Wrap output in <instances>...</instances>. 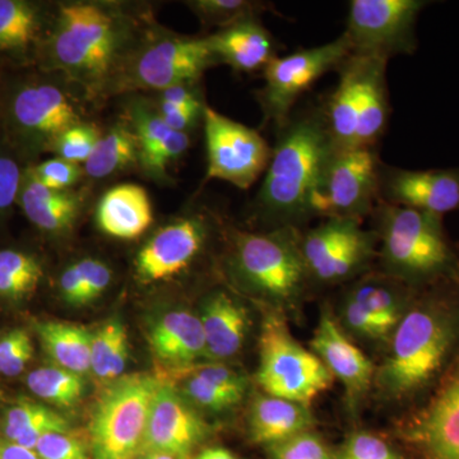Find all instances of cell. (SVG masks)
Returning a JSON list of instances; mask_svg holds the SVG:
<instances>
[{
    "instance_id": "1",
    "label": "cell",
    "mask_w": 459,
    "mask_h": 459,
    "mask_svg": "<svg viewBox=\"0 0 459 459\" xmlns=\"http://www.w3.org/2000/svg\"><path fill=\"white\" fill-rule=\"evenodd\" d=\"M459 356V276L419 290L376 371L380 394L419 406Z\"/></svg>"
},
{
    "instance_id": "2",
    "label": "cell",
    "mask_w": 459,
    "mask_h": 459,
    "mask_svg": "<svg viewBox=\"0 0 459 459\" xmlns=\"http://www.w3.org/2000/svg\"><path fill=\"white\" fill-rule=\"evenodd\" d=\"M336 147L323 108L292 115L279 128L258 195L259 212L276 228H298L313 219L314 201Z\"/></svg>"
},
{
    "instance_id": "3",
    "label": "cell",
    "mask_w": 459,
    "mask_h": 459,
    "mask_svg": "<svg viewBox=\"0 0 459 459\" xmlns=\"http://www.w3.org/2000/svg\"><path fill=\"white\" fill-rule=\"evenodd\" d=\"M371 216L386 276L418 291L459 276V250L443 217L382 201Z\"/></svg>"
},
{
    "instance_id": "4",
    "label": "cell",
    "mask_w": 459,
    "mask_h": 459,
    "mask_svg": "<svg viewBox=\"0 0 459 459\" xmlns=\"http://www.w3.org/2000/svg\"><path fill=\"white\" fill-rule=\"evenodd\" d=\"M388 60L350 54L340 68L336 89L322 105L337 150L376 148L389 123Z\"/></svg>"
},
{
    "instance_id": "5",
    "label": "cell",
    "mask_w": 459,
    "mask_h": 459,
    "mask_svg": "<svg viewBox=\"0 0 459 459\" xmlns=\"http://www.w3.org/2000/svg\"><path fill=\"white\" fill-rule=\"evenodd\" d=\"M229 265L241 286L276 309L294 307L312 282L301 253V231L294 226L237 232Z\"/></svg>"
},
{
    "instance_id": "6",
    "label": "cell",
    "mask_w": 459,
    "mask_h": 459,
    "mask_svg": "<svg viewBox=\"0 0 459 459\" xmlns=\"http://www.w3.org/2000/svg\"><path fill=\"white\" fill-rule=\"evenodd\" d=\"M123 25L105 5L69 3L57 14L51 54L69 78L95 87L117 66L123 45Z\"/></svg>"
},
{
    "instance_id": "7",
    "label": "cell",
    "mask_w": 459,
    "mask_h": 459,
    "mask_svg": "<svg viewBox=\"0 0 459 459\" xmlns=\"http://www.w3.org/2000/svg\"><path fill=\"white\" fill-rule=\"evenodd\" d=\"M161 383L148 374L111 382L93 411V459H134L141 455L151 406Z\"/></svg>"
},
{
    "instance_id": "8",
    "label": "cell",
    "mask_w": 459,
    "mask_h": 459,
    "mask_svg": "<svg viewBox=\"0 0 459 459\" xmlns=\"http://www.w3.org/2000/svg\"><path fill=\"white\" fill-rule=\"evenodd\" d=\"M256 380L265 394L309 406L332 385L333 377L316 353L292 337L274 310L263 322Z\"/></svg>"
},
{
    "instance_id": "9",
    "label": "cell",
    "mask_w": 459,
    "mask_h": 459,
    "mask_svg": "<svg viewBox=\"0 0 459 459\" xmlns=\"http://www.w3.org/2000/svg\"><path fill=\"white\" fill-rule=\"evenodd\" d=\"M425 0H352L346 36L351 54L389 60L412 56L419 48L416 25Z\"/></svg>"
},
{
    "instance_id": "10",
    "label": "cell",
    "mask_w": 459,
    "mask_h": 459,
    "mask_svg": "<svg viewBox=\"0 0 459 459\" xmlns=\"http://www.w3.org/2000/svg\"><path fill=\"white\" fill-rule=\"evenodd\" d=\"M379 156L376 148L334 151L314 201V216L361 221L380 201Z\"/></svg>"
},
{
    "instance_id": "11",
    "label": "cell",
    "mask_w": 459,
    "mask_h": 459,
    "mask_svg": "<svg viewBox=\"0 0 459 459\" xmlns=\"http://www.w3.org/2000/svg\"><path fill=\"white\" fill-rule=\"evenodd\" d=\"M351 54L346 36L310 49L274 56L264 68V86L258 92L264 119L282 126L298 100L328 72L337 71Z\"/></svg>"
},
{
    "instance_id": "12",
    "label": "cell",
    "mask_w": 459,
    "mask_h": 459,
    "mask_svg": "<svg viewBox=\"0 0 459 459\" xmlns=\"http://www.w3.org/2000/svg\"><path fill=\"white\" fill-rule=\"evenodd\" d=\"M207 179L249 189L267 170L272 148L261 133L235 122L212 108L204 111Z\"/></svg>"
},
{
    "instance_id": "13",
    "label": "cell",
    "mask_w": 459,
    "mask_h": 459,
    "mask_svg": "<svg viewBox=\"0 0 459 459\" xmlns=\"http://www.w3.org/2000/svg\"><path fill=\"white\" fill-rule=\"evenodd\" d=\"M413 459H459V356L400 427Z\"/></svg>"
},
{
    "instance_id": "14",
    "label": "cell",
    "mask_w": 459,
    "mask_h": 459,
    "mask_svg": "<svg viewBox=\"0 0 459 459\" xmlns=\"http://www.w3.org/2000/svg\"><path fill=\"white\" fill-rule=\"evenodd\" d=\"M217 65L207 39L165 38L138 51L126 83L137 89L164 91L195 84L205 69Z\"/></svg>"
},
{
    "instance_id": "15",
    "label": "cell",
    "mask_w": 459,
    "mask_h": 459,
    "mask_svg": "<svg viewBox=\"0 0 459 459\" xmlns=\"http://www.w3.org/2000/svg\"><path fill=\"white\" fill-rule=\"evenodd\" d=\"M210 427L183 394L168 383L157 389L141 455L166 453L179 459L189 457L207 439Z\"/></svg>"
},
{
    "instance_id": "16",
    "label": "cell",
    "mask_w": 459,
    "mask_h": 459,
    "mask_svg": "<svg viewBox=\"0 0 459 459\" xmlns=\"http://www.w3.org/2000/svg\"><path fill=\"white\" fill-rule=\"evenodd\" d=\"M380 201L444 214L459 211V166L429 170H409L382 165Z\"/></svg>"
},
{
    "instance_id": "17",
    "label": "cell",
    "mask_w": 459,
    "mask_h": 459,
    "mask_svg": "<svg viewBox=\"0 0 459 459\" xmlns=\"http://www.w3.org/2000/svg\"><path fill=\"white\" fill-rule=\"evenodd\" d=\"M210 226L204 216H189L160 229L135 258L137 276L159 282L178 276L193 264L207 244Z\"/></svg>"
},
{
    "instance_id": "18",
    "label": "cell",
    "mask_w": 459,
    "mask_h": 459,
    "mask_svg": "<svg viewBox=\"0 0 459 459\" xmlns=\"http://www.w3.org/2000/svg\"><path fill=\"white\" fill-rule=\"evenodd\" d=\"M310 346L332 377L342 383L350 401L360 400L373 385L377 371L373 362L347 338L329 307L320 314Z\"/></svg>"
},
{
    "instance_id": "19",
    "label": "cell",
    "mask_w": 459,
    "mask_h": 459,
    "mask_svg": "<svg viewBox=\"0 0 459 459\" xmlns=\"http://www.w3.org/2000/svg\"><path fill=\"white\" fill-rule=\"evenodd\" d=\"M205 39L217 63L241 74L264 69L277 56L276 41L258 18L240 21Z\"/></svg>"
},
{
    "instance_id": "20",
    "label": "cell",
    "mask_w": 459,
    "mask_h": 459,
    "mask_svg": "<svg viewBox=\"0 0 459 459\" xmlns=\"http://www.w3.org/2000/svg\"><path fill=\"white\" fill-rule=\"evenodd\" d=\"M204 328L205 359L226 360L240 351L249 332L247 307L226 291L205 299L199 316Z\"/></svg>"
},
{
    "instance_id": "21",
    "label": "cell",
    "mask_w": 459,
    "mask_h": 459,
    "mask_svg": "<svg viewBox=\"0 0 459 459\" xmlns=\"http://www.w3.org/2000/svg\"><path fill=\"white\" fill-rule=\"evenodd\" d=\"M148 341L157 360L172 369L184 370L205 358L201 319L188 310H174L157 318L148 332Z\"/></svg>"
},
{
    "instance_id": "22",
    "label": "cell",
    "mask_w": 459,
    "mask_h": 459,
    "mask_svg": "<svg viewBox=\"0 0 459 459\" xmlns=\"http://www.w3.org/2000/svg\"><path fill=\"white\" fill-rule=\"evenodd\" d=\"M12 110L16 122L26 131L54 141L80 123L74 105L53 84H36L20 91Z\"/></svg>"
},
{
    "instance_id": "23",
    "label": "cell",
    "mask_w": 459,
    "mask_h": 459,
    "mask_svg": "<svg viewBox=\"0 0 459 459\" xmlns=\"http://www.w3.org/2000/svg\"><path fill=\"white\" fill-rule=\"evenodd\" d=\"M99 228L108 237L134 240L153 221V208L146 190L135 184H120L105 193L96 211Z\"/></svg>"
},
{
    "instance_id": "24",
    "label": "cell",
    "mask_w": 459,
    "mask_h": 459,
    "mask_svg": "<svg viewBox=\"0 0 459 459\" xmlns=\"http://www.w3.org/2000/svg\"><path fill=\"white\" fill-rule=\"evenodd\" d=\"M314 424L316 419L309 406L285 398L258 395L250 407V437L265 446L312 430Z\"/></svg>"
},
{
    "instance_id": "25",
    "label": "cell",
    "mask_w": 459,
    "mask_h": 459,
    "mask_svg": "<svg viewBox=\"0 0 459 459\" xmlns=\"http://www.w3.org/2000/svg\"><path fill=\"white\" fill-rule=\"evenodd\" d=\"M347 292L364 305L388 337L392 336L402 316L409 309L418 290L411 289L380 272L362 274Z\"/></svg>"
},
{
    "instance_id": "26",
    "label": "cell",
    "mask_w": 459,
    "mask_h": 459,
    "mask_svg": "<svg viewBox=\"0 0 459 459\" xmlns=\"http://www.w3.org/2000/svg\"><path fill=\"white\" fill-rule=\"evenodd\" d=\"M188 373L183 395L193 406L220 412L237 406L247 394V377L231 368L204 365Z\"/></svg>"
},
{
    "instance_id": "27",
    "label": "cell",
    "mask_w": 459,
    "mask_h": 459,
    "mask_svg": "<svg viewBox=\"0 0 459 459\" xmlns=\"http://www.w3.org/2000/svg\"><path fill=\"white\" fill-rule=\"evenodd\" d=\"M21 204L33 225L51 234L71 229L80 213L77 195L47 188L32 175L21 195Z\"/></svg>"
},
{
    "instance_id": "28",
    "label": "cell",
    "mask_w": 459,
    "mask_h": 459,
    "mask_svg": "<svg viewBox=\"0 0 459 459\" xmlns=\"http://www.w3.org/2000/svg\"><path fill=\"white\" fill-rule=\"evenodd\" d=\"M42 347L57 367L86 376L91 371V332L72 323L44 320L35 325Z\"/></svg>"
},
{
    "instance_id": "29",
    "label": "cell",
    "mask_w": 459,
    "mask_h": 459,
    "mask_svg": "<svg viewBox=\"0 0 459 459\" xmlns=\"http://www.w3.org/2000/svg\"><path fill=\"white\" fill-rule=\"evenodd\" d=\"M4 435L8 442L35 451L36 444L44 435L68 433V420L56 411L32 401L18 402L5 413Z\"/></svg>"
},
{
    "instance_id": "30",
    "label": "cell",
    "mask_w": 459,
    "mask_h": 459,
    "mask_svg": "<svg viewBox=\"0 0 459 459\" xmlns=\"http://www.w3.org/2000/svg\"><path fill=\"white\" fill-rule=\"evenodd\" d=\"M129 342L126 325L108 319L91 333V371L100 380L119 379L128 362Z\"/></svg>"
},
{
    "instance_id": "31",
    "label": "cell",
    "mask_w": 459,
    "mask_h": 459,
    "mask_svg": "<svg viewBox=\"0 0 459 459\" xmlns=\"http://www.w3.org/2000/svg\"><path fill=\"white\" fill-rule=\"evenodd\" d=\"M138 159V144L134 133L126 126H115L101 135L83 170L93 179H104L124 170Z\"/></svg>"
},
{
    "instance_id": "32",
    "label": "cell",
    "mask_w": 459,
    "mask_h": 459,
    "mask_svg": "<svg viewBox=\"0 0 459 459\" xmlns=\"http://www.w3.org/2000/svg\"><path fill=\"white\" fill-rule=\"evenodd\" d=\"M33 394L62 409L75 406L86 391V382L80 374L59 367L39 368L26 377Z\"/></svg>"
},
{
    "instance_id": "33",
    "label": "cell",
    "mask_w": 459,
    "mask_h": 459,
    "mask_svg": "<svg viewBox=\"0 0 459 459\" xmlns=\"http://www.w3.org/2000/svg\"><path fill=\"white\" fill-rule=\"evenodd\" d=\"M42 268L38 259L17 252L0 250V296L21 300L35 292L40 285Z\"/></svg>"
},
{
    "instance_id": "34",
    "label": "cell",
    "mask_w": 459,
    "mask_h": 459,
    "mask_svg": "<svg viewBox=\"0 0 459 459\" xmlns=\"http://www.w3.org/2000/svg\"><path fill=\"white\" fill-rule=\"evenodd\" d=\"M38 29V14L29 3L0 0V50L25 49Z\"/></svg>"
},
{
    "instance_id": "35",
    "label": "cell",
    "mask_w": 459,
    "mask_h": 459,
    "mask_svg": "<svg viewBox=\"0 0 459 459\" xmlns=\"http://www.w3.org/2000/svg\"><path fill=\"white\" fill-rule=\"evenodd\" d=\"M189 4L204 25L221 29L249 18H258L262 12L273 11L272 4L249 0H195Z\"/></svg>"
},
{
    "instance_id": "36",
    "label": "cell",
    "mask_w": 459,
    "mask_h": 459,
    "mask_svg": "<svg viewBox=\"0 0 459 459\" xmlns=\"http://www.w3.org/2000/svg\"><path fill=\"white\" fill-rule=\"evenodd\" d=\"M101 133L90 124L78 123L54 141L57 156L75 165L86 164L98 146Z\"/></svg>"
},
{
    "instance_id": "37",
    "label": "cell",
    "mask_w": 459,
    "mask_h": 459,
    "mask_svg": "<svg viewBox=\"0 0 459 459\" xmlns=\"http://www.w3.org/2000/svg\"><path fill=\"white\" fill-rule=\"evenodd\" d=\"M267 452L270 459H336L327 443L312 430L272 444Z\"/></svg>"
},
{
    "instance_id": "38",
    "label": "cell",
    "mask_w": 459,
    "mask_h": 459,
    "mask_svg": "<svg viewBox=\"0 0 459 459\" xmlns=\"http://www.w3.org/2000/svg\"><path fill=\"white\" fill-rule=\"evenodd\" d=\"M336 459H406L394 446L369 431H355L346 437Z\"/></svg>"
},
{
    "instance_id": "39",
    "label": "cell",
    "mask_w": 459,
    "mask_h": 459,
    "mask_svg": "<svg viewBox=\"0 0 459 459\" xmlns=\"http://www.w3.org/2000/svg\"><path fill=\"white\" fill-rule=\"evenodd\" d=\"M33 356L31 337L25 329H13L0 338V374L17 377L26 369Z\"/></svg>"
},
{
    "instance_id": "40",
    "label": "cell",
    "mask_w": 459,
    "mask_h": 459,
    "mask_svg": "<svg viewBox=\"0 0 459 459\" xmlns=\"http://www.w3.org/2000/svg\"><path fill=\"white\" fill-rule=\"evenodd\" d=\"M135 140L138 144V159L144 160L162 141L171 129L166 126L157 111H151L144 107H137L133 114Z\"/></svg>"
},
{
    "instance_id": "41",
    "label": "cell",
    "mask_w": 459,
    "mask_h": 459,
    "mask_svg": "<svg viewBox=\"0 0 459 459\" xmlns=\"http://www.w3.org/2000/svg\"><path fill=\"white\" fill-rule=\"evenodd\" d=\"M341 312H342L344 327L349 329L355 336L369 341H379L386 338L385 332L377 325L374 316L365 309L364 305L355 300L349 292L344 295L342 304H341Z\"/></svg>"
},
{
    "instance_id": "42",
    "label": "cell",
    "mask_w": 459,
    "mask_h": 459,
    "mask_svg": "<svg viewBox=\"0 0 459 459\" xmlns=\"http://www.w3.org/2000/svg\"><path fill=\"white\" fill-rule=\"evenodd\" d=\"M31 175L47 188L65 192L80 179L81 168L80 165L56 157L42 162Z\"/></svg>"
},
{
    "instance_id": "43",
    "label": "cell",
    "mask_w": 459,
    "mask_h": 459,
    "mask_svg": "<svg viewBox=\"0 0 459 459\" xmlns=\"http://www.w3.org/2000/svg\"><path fill=\"white\" fill-rule=\"evenodd\" d=\"M41 459H89L86 446L68 433L44 435L35 446Z\"/></svg>"
},
{
    "instance_id": "44",
    "label": "cell",
    "mask_w": 459,
    "mask_h": 459,
    "mask_svg": "<svg viewBox=\"0 0 459 459\" xmlns=\"http://www.w3.org/2000/svg\"><path fill=\"white\" fill-rule=\"evenodd\" d=\"M190 144L188 133L171 131L146 159L142 160L151 174L161 175L169 165L186 152Z\"/></svg>"
},
{
    "instance_id": "45",
    "label": "cell",
    "mask_w": 459,
    "mask_h": 459,
    "mask_svg": "<svg viewBox=\"0 0 459 459\" xmlns=\"http://www.w3.org/2000/svg\"><path fill=\"white\" fill-rule=\"evenodd\" d=\"M78 263L83 273L84 299L86 304H90L107 291L113 273L108 264L99 259L86 258Z\"/></svg>"
},
{
    "instance_id": "46",
    "label": "cell",
    "mask_w": 459,
    "mask_h": 459,
    "mask_svg": "<svg viewBox=\"0 0 459 459\" xmlns=\"http://www.w3.org/2000/svg\"><path fill=\"white\" fill-rule=\"evenodd\" d=\"M21 171L13 160L0 157V212L16 201L20 190Z\"/></svg>"
},
{
    "instance_id": "47",
    "label": "cell",
    "mask_w": 459,
    "mask_h": 459,
    "mask_svg": "<svg viewBox=\"0 0 459 459\" xmlns=\"http://www.w3.org/2000/svg\"><path fill=\"white\" fill-rule=\"evenodd\" d=\"M60 294L69 305H86L84 299V279L80 263L69 265L59 280Z\"/></svg>"
},
{
    "instance_id": "48",
    "label": "cell",
    "mask_w": 459,
    "mask_h": 459,
    "mask_svg": "<svg viewBox=\"0 0 459 459\" xmlns=\"http://www.w3.org/2000/svg\"><path fill=\"white\" fill-rule=\"evenodd\" d=\"M0 459H41L33 449L25 448L16 443L0 442Z\"/></svg>"
},
{
    "instance_id": "49",
    "label": "cell",
    "mask_w": 459,
    "mask_h": 459,
    "mask_svg": "<svg viewBox=\"0 0 459 459\" xmlns=\"http://www.w3.org/2000/svg\"><path fill=\"white\" fill-rule=\"evenodd\" d=\"M197 459H243L222 446H212L199 453Z\"/></svg>"
},
{
    "instance_id": "50",
    "label": "cell",
    "mask_w": 459,
    "mask_h": 459,
    "mask_svg": "<svg viewBox=\"0 0 459 459\" xmlns=\"http://www.w3.org/2000/svg\"><path fill=\"white\" fill-rule=\"evenodd\" d=\"M143 459H179L174 457L171 455H166V453H151V455H146V457Z\"/></svg>"
},
{
    "instance_id": "51",
    "label": "cell",
    "mask_w": 459,
    "mask_h": 459,
    "mask_svg": "<svg viewBox=\"0 0 459 459\" xmlns=\"http://www.w3.org/2000/svg\"><path fill=\"white\" fill-rule=\"evenodd\" d=\"M0 398H2V392H0Z\"/></svg>"
}]
</instances>
